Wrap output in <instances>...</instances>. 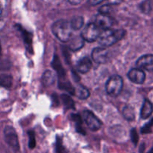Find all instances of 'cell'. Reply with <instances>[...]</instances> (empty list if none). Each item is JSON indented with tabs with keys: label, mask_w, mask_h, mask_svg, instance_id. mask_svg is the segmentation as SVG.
<instances>
[{
	"label": "cell",
	"mask_w": 153,
	"mask_h": 153,
	"mask_svg": "<svg viewBox=\"0 0 153 153\" xmlns=\"http://www.w3.org/2000/svg\"><path fill=\"white\" fill-rule=\"evenodd\" d=\"M75 95L80 100H86L89 97L90 91L83 85H79L75 88Z\"/></svg>",
	"instance_id": "obj_17"
},
{
	"label": "cell",
	"mask_w": 153,
	"mask_h": 153,
	"mask_svg": "<svg viewBox=\"0 0 153 153\" xmlns=\"http://www.w3.org/2000/svg\"><path fill=\"white\" fill-rule=\"evenodd\" d=\"M101 34L100 28L96 23L88 24L82 32L84 40L88 42H94L97 40Z\"/></svg>",
	"instance_id": "obj_5"
},
{
	"label": "cell",
	"mask_w": 153,
	"mask_h": 153,
	"mask_svg": "<svg viewBox=\"0 0 153 153\" xmlns=\"http://www.w3.org/2000/svg\"><path fill=\"white\" fill-rule=\"evenodd\" d=\"M123 116L128 120H133L134 118V113L132 108H125L123 110Z\"/></svg>",
	"instance_id": "obj_23"
},
{
	"label": "cell",
	"mask_w": 153,
	"mask_h": 153,
	"mask_svg": "<svg viewBox=\"0 0 153 153\" xmlns=\"http://www.w3.org/2000/svg\"><path fill=\"white\" fill-rule=\"evenodd\" d=\"M125 36L123 29H104L99 37V43L103 46H110L120 40Z\"/></svg>",
	"instance_id": "obj_1"
},
{
	"label": "cell",
	"mask_w": 153,
	"mask_h": 153,
	"mask_svg": "<svg viewBox=\"0 0 153 153\" xmlns=\"http://www.w3.org/2000/svg\"><path fill=\"white\" fill-rule=\"evenodd\" d=\"M152 25H153V19H152Z\"/></svg>",
	"instance_id": "obj_36"
},
{
	"label": "cell",
	"mask_w": 153,
	"mask_h": 153,
	"mask_svg": "<svg viewBox=\"0 0 153 153\" xmlns=\"http://www.w3.org/2000/svg\"><path fill=\"white\" fill-rule=\"evenodd\" d=\"M71 118L73 122L76 124V131L79 133L82 134H85V131L84 128H82V119L79 114H72Z\"/></svg>",
	"instance_id": "obj_19"
},
{
	"label": "cell",
	"mask_w": 153,
	"mask_h": 153,
	"mask_svg": "<svg viewBox=\"0 0 153 153\" xmlns=\"http://www.w3.org/2000/svg\"><path fill=\"white\" fill-rule=\"evenodd\" d=\"M149 153H153V148H152V149H150V151H149Z\"/></svg>",
	"instance_id": "obj_35"
},
{
	"label": "cell",
	"mask_w": 153,
	"mask_h": 153,
	"mask_svg": "<svg viewBox=\"0 0 153 153\" xmlns=\"http://www.w3.org/2000/svg\"><path fill=\"white\" fill-rule=\"evenodd\" d=\"M52 67L55 69V71H56L57 73L58 74V76L61 77V78L65 77V75H66L65 70H64V69L63 68L61 61H60L59 58H58V57L57 56V55H55V57H54V59L53 61H52Z\"/></svg>",
	"instance_id": "obj_16"
},
{
	"label": "cell",
	"mask_w": 153,
	"mask_h": 153,
	"mask_svg": "<svg viewBox=\"0 0 153 153\" xmlns=\"http://www.w3.org/2000/svg\"><path fill=\"white\" fill-rule=\"evenodd\" d=\"M1 43H0V55H1Z\"/></svg>",
	"instance_id": "obj_34"
},
{
	"label": "cell",
	"mask_w": 153,
	"mask_h": 153,
	"mask_svg": "<svg viewBox=\"0 0 153 153\" xmlns=\"http://www.w3.org/2000/svg\"><path fill=\"white\" fill-rule=\"evenodd\" d=\"M137 67L142 70H146L148 71L153 70V55L147 54L140 57L136 62Z\"/></svg>",
	"instance_id": "obj_8"
},
{
	"label": "cell",
	"mask_w": 153,
	"mask_h": 153,
	"mask_svg": "<svg viewBox=\"0 0 153 153\" xmlns=\"http://www.w3.org/2000/svg\"><path fill=\"white\" fill-rule=\"evenodd\" d=\"M55 153H64V148L61 138L57 137L56 144H55Z\"/></svg>",
	"instance_id": "obj_27"
},
{
	"label": "cell",
	"mask_w": 153,
	"mask_h": 153,
	"mask_svg": "<svg viewBox=\"0 0 153 153\" xmlns=\"http://www.w3.org/2000/svg\"><path fill=\"white\" fill-rule=\"evenodd\" d=\"M91 67H92V62L87 57L79 60L76 65L78 71L81 73H87L90 71Z\"/></svg>",
	"instance_id": "obj_11"
},
{
	"label": "cell",
	"mask_w": 153,
	"mask_h": 153,
	"mask_svg": "<svg viewBox=\"0 0 153 153\" xmlns=\"http://www.w3.org/2000/svg\"><path fill=\"white\" fill-rule=\"evenodd\" d=\"M121 1H122V0H108L109 3H110V4H117V3L120 2Z\"/></svg>",
	"instance_id": "obj_32"
},
{
	"label": "cell",
	"mask_w": 153,
	"mask_h": 153,
	"mask_svg": "<svg viewBox=\"0 0 153 153\" xmlns=\"http://www.w3.org/2000/svg\"><path fill=\"white\" fill-rule=\"evenodd\" d=\"M82 117L87 126L91 131H98L102 126V122L90 111H85L82 113Z\"/></svg>",
	"instance_id": "obj_6"
},
{
	"label": "cell",
	"mask_w": 153,
	"mask_h": 153,
	"mask_svg": "<svg viewBox=\"0 0 153 153\" xmlns=\"http://www.w3.org/2000/svg\"><path fill=\"white\" fill-rule=\"evenodd\" d=\"M153 112V105L149 100H145L142 105L140 111V117L141 119H147L152 115Z\"/></svg>",
	"instance_id": "obj_12"
},
{
	"label": "cell",
	"mask_w": 153,
	"mask_h": 153,
	"mask_svg": "<svg viewBox=\"0 0 153 153\" xmlns=\"http://www.w3.org/2000/svg\"><path fill=\"white\" fill-rule=\"evenodd\" d=\"M68 1L71 4H73V5H77V4H81L84 0H68Z\"/></svg>",
	"instance_id": "obj_30"
},
{
	"label": "cell",
	"mask_w": 153,
	"mask_h": 153,
	"mask_svg": "<svg viewBox=\"0 0 153 153\" xmlns=\"http://www.w3.org/2000/svg\"><path fill=\"white\" fill-rule=\"evenodd\" d=\"M28 147L33 149L36 146V138L35 134L33 131H29L28 132Z\"/></svg>",
	"instance_id": "obj_25"
},
{
	"label": "cell",
	"mask_w": 153,
	"mask_h": 153,
	"mask_svg": "<svg viewBox=\"0 0 153 153\" xmlns=\"http://www.w3.org/2000/svg\"><path fill=\"white\" fill-rule=\"evenodd\" d=\"M92 58L97 64H105L107 61L108 51L102 47L95 48L92 52Z\"/></svg>",
	"instance_id": "obj_10"
},
{
	"label": "cell",
	"mask_w": 153,
	"mask_h": 153,
	"mask_svg": "<svg viewBox=\"0 0 153 153\" xmlns=\"http://www.w3.org/2000/svg\"><path fill=\"white\" fill-rule=\"evenodd\" d=\"M52 32L55 37L62 42H69L72 37L73 28L70 22L64 19L56 21L52 25Z\"/></svg>",
	"instance_id": "obj_2"
},
{
	"label": "cell",
	"mask_w": 153,
	"mask_h": 153,
	"mask_svg": "<svg viewBox=\"0 0 153 153\" xmlns=\"http://www.w3.org/2000/svg\"><path fill=\"white\" fill-rule=\"evenodd\" d=\"M123 86V81L120 76H112L106 82V91L111 97H117L120 94Z\"/></svg>",
	"instance_id": "obj_3"
},
{
	"label": "cell",
	"mask_w": 153,
	"mask_h": 153,
	"mask_svg": "<svg viewBox=\"0 0 153 153\" xmlns=\"http://www.w3.org/2000/svg\"><path fill=\"white\" fill-rule=\"evenodd\" d=\"M130 136H131V140L133 142L134 145L137 144V142H138V135H137V131H136L135 128H132L130 131Z\"/></svg>",
	"instance_id": "obj_28"
},
{
	"label": "cell",
	"mask_w": 153,
	"mask_h": 153,
	"mask_svg": "<svg viewBox=\"0 0 153 153\" xmlns=\"http://www.w3.org/2000/svg\"><path fill=\"white\" fill-rule=\"evenodd\" d=\"M61 98L65 108L70 109L74 108V102H73V100H72L70 96L67 95V94H62Z\"/></svg>",
	"instance_id": "obj_22"
},
{
	"label": "cell",
	"mask_w": 153,
	"mask_h": 153,
	"mask_svg": "<svg viewBox=\"0 0 153 153\" xmlns=\"http://www.w3.org/2000/svg\"><path fill=\"white\" fill-rule=\"evenodd\" d=\"M70 25L73 30H79L84 25V18L81 16H74L70 21Z\"/></svg>",
	"instance_id": "obj_20"
},
{
	"label": "cell",
	"mask_w": 153,
	"mask_h": 153,
	"mask_svg": "<svg viewBox=\"0 0 153 153\" xmlns=\"http://www.w3.org/2000/svg\"><path fill=\"white\" fill-rule=\"evenodd\" d=\"M153 126V119L149 121V123H146L143 128H141V132L143 134H148V133L151 132V129H152V127Z\"/></svg>",
	"instance_id": "obj_26"
},
{
	"label": "cell",
	"mask_w": 153,
	"mask_h": 153,
	"mask_svg": "<svg viewBox=\"0 0 153 153\" xmlns=\"http://www.w3.org/2000/svg\"><path fill=\"white\" fill-rule=\"evenodd\" d=\"M58 86L61 90H65L67 92L70 93L71 94H75V88H73V85L70 83L69 81L61 80L58 84Z\"/></svg>",
	"instance_id": "obj_21"
},
{
	"label": "cell",
	"mask_w": 153,
	"mask_h": 153,
	"mask_svg": "<svg viewBox=\"0 0 153 153\" xmlns=\"http://www.w3.org/2000/svg\"><path fill=\"white\" fill-rule=\"evenodd\" d=\"M140 8L143 13H149L151 11V8H152L150 1L149 0H145V1H143L140 4Z\"/></svg>",
	"instance_id": "obj_24"
},
{
	"label": "cell",
	"mask_w": 153,
	"mask_h": 153,
	"mask_svg": "<svg viewBox=\"0 0 153 153\" xmlns=\"http://www.w3.org/2000/svg\"><path fill=\"white\" fill-rule=\"evenodd\" d=\"M95 22V23L103 30L111 28L116 24L114 19L108 16V14H103L100 13L96 16Z\"/></svg>",
	"instance_id": "obj_7"
},
{
	"label": "cell",
	"mask_w": 153,
	"mask_h": 153,
	"mask_svg": "<svg viewBox=\"0 0 153 153\" xmlns=\"http://www.w3.org/2000/svg\"><path fill=\"white\" fill-rule=\"evenodd\" d=\"M128 78L134 83L143 84L146 79V74L142 69L134 68L128 72Z\"/></svg>",
	"instance_id": "obj_9"
},
{
	"label": "cell",
	"mask_w": 153,
	"mask_h": 153,
	"mask_svg": "<svg viewBox=\"0 0 153 153\" xmlns=\"http://www.w3.org/2000/svg\"><path fill=\"white\" fill-rule=\"evenodd\" d=\"M4 140L15 153L19 152V143L18 136L14 128L11 126H6L4 130Z\"/></svg>",
	"instance_id": "obj_4"
},
{
	"label": "cell",
	"mask_w": 153,
	"mask_h": 153,
	"mask_svg": "<svg viewBox=\"0 0 153 153\" xmlns=\"http://www.w3.org/2000/svg\"><path fill=\"white\" fill-rule=\"evenodd\" d=\"M1 15H2V5H1V0H0V19L1 18Z\"/></svg>",
	"instance_id": "obj_33"
},
{
	"label": "cell",
	"mask_w": 153,
	"mask_h": 153,
	"mask_svg": "<svg viewBox=\"0 0 153 153\" xmlns=\"http://www.w3.org/2000/svg\"><path fill=\"white\" fill-rule=\"evenodd\" d=\"M16 27H17L19 31L22 34V38L24 40V43H25L26 47L28 48V51L30 50V52H32V35H31V34L28 32V31H27L25 29H24L23 28H22L20 25H16Z\"/></svg>",
	"instance_id": "obj_14"
},
{
	"label": "cell",
	"mask_w": 153,
	"mask_h": 153,
	"mask_svg": "<svg viewBox=\"0 0 153 153\" xmlns=\"http://www.w3.org/2000/svg\"><path fill=\"white\" fill-rule=\"evenodd\" d=\"M13 78L10 75L0 74V87L9 88L11 87Z\"/></svg>",
	"instance_id": "obj_18"
},
{
	"label": "cell",
	"mask_w": 153,
	"mask_h": 153,
	"mask_svg": "<svg viewBox=\"0 0 153 153\" xmlns=\"http://www.w3.org/2000/svg\"><path fill=\"white\" fill-rule=\"evenodd\" d=\"M55 81V76L51 70H46L42 76V84L45 87H49L53 85Z\"/></svg>",
	"instance_id": "obj_15"
},
{
	"label": "cell",
	"mask_w": 153,
	"mask_h": 153,
	"mask_svg": "<svg viewBox=\"0 0 153 153\" xmlns=\"http://www.w3.org/2000/svg\"><path fill=\"white\" fill-rule=\"evenodd\" d=\"M104 1L105 0H88V1H89L91 4H93V5L100 4V3L102 2V1Z\"/></svg>",
	"instance_id": "obj_31"
},
{
	"label": "cell",
	"mask_w": 153,
	"mask_h": 153,
	"mask_svg": "<svg viewBox=\"0 0 153 153\" xmlns=\"http://www.w3.org/2000/svg\"><path fill=\"white\" fill-rule=\"evenodd\" d=\"M69 47L72 51H78L83 47L85 44V40L82 36H76L69 40Z\"/></svg>",
	"instance_id": "obj_13"
},
{
	"label": "cell",
	"mask_w": 153,
	"mask_h": 153,
	"mask_svg": "<svg viewBox=\"0 0 153 153\" xmlns=\"http://www.w3.org/2000/svg\"><path fill=\"white\" fill-rule=\"evenodd\" d=\"M111 11V4H105L100 8V13L103 14H108Z\"/></svg>",
	"instance_id": "obj_29"
}]
</instances>
